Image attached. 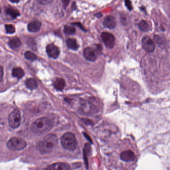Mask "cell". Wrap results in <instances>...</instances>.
Segmentation results:
<instances>
[{"label": "cell", "mask_w": 170, "mask_h": 170, "mask_svg": "<svg viewBox=\"0 0 170 170\" xmlns=\"http://www.w3.org/2000/svg\"><path fill=\"white\" fill-rule=\"evenodd\" d=\"M58 144L56 135L53 134L47 135L38 144L39 151L42 154L50 153L56 148Z\"/></svg>", "instance_id": "6da1fadb"}, {"label": "cell", "mask_w": 170, "mask_h": 170, "mask_svg": "<svg viewBox=\"0 0 170 170\" xmlns=\"http://www.w3.org/2000/svg\"><path fill=\"white\" fill-rule=\"evenodd\" d=\"M53 124L49 119L46 117L38 118L32 124V131L36 134L42 135L48 132L52 128Z\"/></svg>", "instance_id": "7a4b0ae2"}, {"label": "cell", "mask_w": 170, "mask_h": 170, "mask_svg": "<svg viewBox=\"0 0 170 170\" xmlns=\"http://www.w3.org/2000/svg\"><path fill=\"white\" fill-rule=\"evenodd\" d=\"M61 142L62 146L68 150H75L77 146L76 137L74 134L70 132L64 134L61 139Z\"/></svg>", "instance_id": "3957f363"}, {"label": "cell", "mask_w": 170, "mask_h": 170, "mask_svg": "<svg viewBox=\"0 0 170 170\" xmlns=\"http://www.w3.org/2000/svg\"><path fill=\"white\" fill-rule=\"evenodd\" d=\"M7 146L8 148L11 150L20 151L26 147V142L22 139L13 137L8 141Z\"/></svg>", "instance_id": "277c9868"}, {"label": "cell", "mask_w": 170, "mask_h": 170, "mask_svg": "<svg viewBox=\"0 0 170 170\" xmlns=\"http://www.w3.org/2000/svg\"><path fill=\"white\" fill-rule=\"evenodd\" d=\"M21 114L18 110H15L10 114L9 123L12 128H17L21 123Z\"/></svg>", "instance_id": "5b68a950"}, {"label": "cell", "mask_w": 170, "mask_h": 170, "mask_svg": "<svg viewBox=\"0 0 170 170\" xmlns=\"http://www.w3.org/2000/svg\"><path fill=\"white\" fill-rule=\"evenodd\" d=\"M101 38L106 48L113 49L115 45V38L113 34L109 33L103 32L101 35Z\"/></svg>", "instance_id": "8992f818"}, {"label": "cell", "mask_w": 170, "mask_h": 170, "mask_svg": "<svg viewBox=\"0 0 170 170\" xmlns=\"http://www.w3.org/2000/svg\"><path fill=\"white\" fill-rule=\"evenodd\" d=\"M120 158L122 161L125 162L133 163L136 161V155L133 151L127 150L121 153Z\"/></svg>", "instance_id": "52a82bcc"}, {"label": "cell", "mask_w": 170, "mask_h": 170, "mask_svg": "<svg viewBox=\"0 0 170 170\" xmlns=\"http://www.w3.org/2000/svg\"><path fill=\"white\" fill-rule=\"evenodd\" d=\"M142 47L146 52L152 53L155 50V44L153 41L148 36H145L142 40Z\"/></svg>", "instance_id": "ba28073f"}, {"label": "cell", "mask_w": 170, "mask_h": 170, "mask_svg": "<svg viewBox=\"0 0 170 170\" xmlns=\"http://www.w3.org/2000/svg\"><path fill=\"white\" fill-rule=\"evenodd\" d=\"M97 49L92 48H87L84 50V57L86 59L90 61H94L97 58Z\"/></svg>", "instance_id": "9c48e42d"}, {"label": "cell", "mask_w": 170, "mask_h": 170, "mask_svg": "<svg viewBox=\"0 0 170 170\" xmlns=\"http://www.w3.org/2000/svg\"><path fill=\"white\" fill-rule=\"evenodd\" d=\"M46 53L50 57L56 59L60 54V49L54 44H50L46 46Z\"/></svg>", "instance_id": "30bf717a"}, {"label": "cell", "mask_w": 170, "mask_h": 170, "mask_svg": "<svg viewBox=\"0 0 170 170\" xmlns=\"http://www.w3.org/2000/svg\"><path fill=\"white\" fill-rule=\"evenodd\" d=\"M103 25L105 27L108 29H114L117 25V22L115 20V18L111 16H107L104 19Z\"/></svg>", "instance_id": "8fae6325"}, {"label": "cell", "mask_w": 170, "mask_h": 170, "mask_svg": "<svg viewBox=\"0 0 170 170\" xmlns=\"http://www.w3.org/2000/svg\"><path fill=\"white\" fill-rule=\"evenodd\" d=\"M41 22L38 20H34L29 23L28 29L31 33H37L41 29Z\"/></svg>", "instance_id": "7c38bea8"}, {"label": "cell", "mask_w": 170, "mask_h": 170, "mask_svg": "<svg viewBox=\"0 0 170 170\" xmlns=\"http://www.w3.org/2000/svg\"><path fill=\"white\" fill-rule=\"evenodd\" d=\"M70 169L69 166L64 163H58L53 164L47 168L48 170H67Z\"/></svg>", "instance_id": "4fadbf2b"}, {"label": "cell", "mask_w": 170, "mask_h": 170, "mask_svg": "<svg viewBox=\"0 0 170 170\" xmlns=\"http://www.w3.org/2000/svg\"><path fill=\"white\" fill-rule=\"evenodd\" d=\"M10 47L13 49H17L21 46V42L18 38L15 37L12 38L9 40L8 42Z\"/></svg>", "instance_id": "5bb4252c"}, {"label": "cell", "mask_w": 170, "mask_h": 170, "mask_svg": "<svg viewBox=\"0 0 170 170\" xmlns=\"http://www.w3.org/2000/svg\"><path fill=\"white\" fill-rule=\"evenodd\" d=\"M54 87L55 89L59 91H61L64 89L65 86V82L64 79L57 78L53 82Z\"/></svg>", "instance_id": "9a60e30c"}, {"label": "cell", "mask_w": 170, "mask_h": 170, "mask_svg": "<svg viewBox=\"0 0 170 170\" xmlns=\"http://www.w3.org/2000/svg\"><path fill=\"white\" fill-rule=\"evenodd\" d=\"M12 75L14 77H17L18 79H20L24 77L25 75V72L21 67H16L13 69Z\"/></svg>", "instance_id": "2e32d148"}, {"label": "cell", "mask_w": 170, "mask_h": 170, "mask_svg": "<svg viewBox=\"0 0 170 170\" xmlns=\"http://www.w3.org/2000/svg\"><path fill=\"white\" fill-rule=\"evenodd\" d=\"M66 44L68 48L72 50H77L78 49L77 43L74 38H68L66 41Z\"/></svg>", "instance_id": "e0dca14e"}, {"label": "cell", "mask_w": 170, "mask_h": 170, "mask_svg": "<svg viewBox=\"0 0 170 170\" xmlns=\"http://www.w3.org/2000/svg\"><path fill=\"white\" fill-rule=\"evenodd\" d=\"M25 85L28 89L30 90L36 89L37 88V83L36 80L33 78H29L25 81Z\"/></svg>", "instance_id": "ac0fdd59"}, {"label": "cell", "mask_w": 170, "mask_h": 170, "mask_svg": "<svg viewBox=\"0 0 170 170\" xmlns=\"http://www.w3.org/2000/svg\"><path fill=\"white\" fill-rule=\"evenodd\" d=\"M6 12L7 14L13 18H16L20 15V12H18V10L13 8H8L6 10Z\"/></svg>", "instance_id": "d6986e66"}, {"label": "cell", "mask_w": 170, "mask_h": 170, "mask_svg": "<svg viewBox=\"0 0 170 170\" xmlns=\"http://www.w3.org/2000/svg\"><path fill=\"white\" fill-rule=\"evenodd\" d=\"M139 28L140 29V30H142L143 32H148L149 30V25L144 20H143L142 21L139 22L138 25Z\"/></svg>", "instance_id": "ffe728a7"}, {"label": "cell", "mask_w": 170, "mask_h": 170, "mask_svg": "<svg viewBox=\"0 0 170 170\" xmlns=\"http://www.w3.org/2000/svg\"><path fill=\"white\" fill-rule=\"evenodd\" d=\"M25 57L26 59L31 61H36V59L37 58L36 54H34V53L29 52V51L25 52Z\"/></svg>", "instance_id": "44dd1931"}, {"label": "cell", "mask_w": 170, "mask_h": 170, "mask_svg": "<svg viewBox=\"0 0 170 170\" xmlns=\"http://www.w3.org/2000/svg\"><path fill=\"white\" fill-rule=\"evenodd\" d=\"M64 32L66 34L71 35V34H73L75 33L76 29L73 26H66L64 27Z\"/></svg>", "instance_id": "7402d4cb"}, {"label": "cell", "mask_w": 170, "mask_h": 170, "mask_svg": "<svg viewBox=\"0 0 170 170\" xmlns=\"http://www.w3.org/2000/svg\"><path fill=\"white\" fill-rule=\"evenodd\" d=\"M5 28L7 33L10 34L14 33L16 30L14 26L12 25H6Z\"/></svg>", "instance_id": "603a6c76"}, {"label": "cell", "mask_w": 170, "mask_h": 170, "mask_svg": "<svg viewBox=\"0 0 170 170\" xmlns=\"http://www.w3.org/2000/svg\"><path fill=\"white\" fill-rule=\"evenodd\" d=\"M154 39L157 44H159V45L163 44V39L160 36H158V35H155L154 37Z\"/></svg>", "instance_id": "cb8c5ba5"}, {"label": "cell", "mask_w": 170, "mask_h": 170, "mask_svg": "<svg viewBox=\"0 0 170 170\" xmlns=\"http://www.w3.org/2000/svg\"><path fill=\"white\" fill-rule=\"evenodd\" d=\"M125 4H126V7H127V9L130 11H131L132 9V6L130 0H125Z\"/></svg>", "instance_id": "d4e9b609"}, {"label": "cell", "mask_w": 170, "mask_h": 170, "mask_svg": "<svg viewBox=\"0 0 170 170\" xmlns=\"http://www.w3.org/2000/svg\"><path fill=\"white\" fill-rule=\"evenodd\" d=\"M40 4L42 5H48L53 2L54 0H37Z\"/></svg>", "instance_id": "484cf974"}, {"label": "cell", "mask_w": 170, "mask_h": 170, "mask_svg": "<svg viewBox=\"0 0 170 170\" xmlns=\"http://www.w3.org/2000/svg\"><path fill=\"white\" fill-rule=\"evenodd\" d=\"M72 25L76 26H78V28H80V29L84 31H86V29L83 27L81 24H80L79 22H75V23H73Z\"/></svg>", "instance_id": "4316f807"}, {"label": "cell", "mask_w": 170, "mask_h": 170, "mask_svg": "<svg viewBox=\"0 0 170 170\" xmlns=\"http://www.w3.org/2000/svg\"><path fill=\"white\" fill-rule=\"evenodd\" d=\"M69 2L70 0H62V3L64 8H66L68 6Z\"/></svg>", "instance_id": "83f0119b"}, {"label": "cell", "mask_w": 170, "mask_h": 170, "mask_svg": "<svg viewBox=\"0 0 170 170\" xmlns=\"http://www.w3.org/2000/svg\"><path fill=\"white\" fill-rule=\"evenodd\" d=\"M3 75H4V71H3V67L0 66V82L3 79Z\"/></svg>", "instance_id": "f1b7e54d"}, {"label": "cell", "mask_w": 170, "mask_h": 170, "mask_svg": "<svg viewBox=\"0 0 170 170\" xmlns=\"http://www.w3.org/2000/svg\"><path fill=\"white\" fill-rule=\"evenodd\" d=\"M96 16H97V17L101 18V17H102V14H101V13H98L97 14H96Z\"/></svg>", "instance_id": "f546056e"}, {"label": "cell", "mask_w": 170, "mask_h": 170, "mask_svg": "<svg viewBox=\"0 0 170 170\" xmlns=\"http://www.w3.org/2000/svg\"><path fill=\"white\" fill-rule=\"evenodd\" d=\"M10 1L12 2V3H17L20 0H10Z\"/></svg>", "instance_id": "4dcf8cb0"}, {"label": "cell", "mask_w": 170, "mask_h": 170, "mask_svg": "<svg viewBox=\"0 0 170 170\" xmlns=\"http://www.w3.org/2000/svg\"><path fill=\"white\" fill-rule=\"evenodd\" d=\"M1 8H0V14H1Z\"/></svg>", "instance_id": "1f68e13d"}]
</instances>
